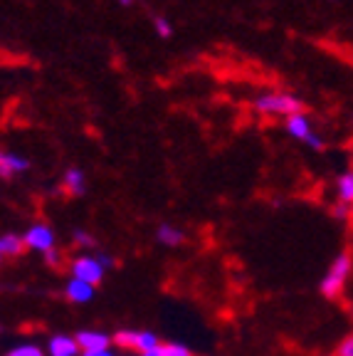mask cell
Here are the masks:
<instances>
[{
    "label": "cell",
    "instance_id": "15",
    "mask_svg": "<svg viewBox=\"0 0 353 356\" xmlns=\"http://www.w3.org/2000/svg\"><path fill=\"white\" fill-rule=\"evenodd\" d=\"M6 356H47V351L40 349L38 344H30V341H25V344L13 346V349L8 351Z\"/></svg>",
    "mask_w": 353,
    "mask_h": 356
},
{
    "label": "cell",
    "instance_id": "12",
    "mask_svg": "<svg viewBox=\"0 0 353 356\" xmlns=\"http://www.w3.org/2000/svg\"><path fill=\"white\" fill-rule=\"evenodd\" d=\"M156 240L163 248H178L186 240V233L181 228H176V225H171V222H161L158 228H156Z\"/></svg>",
    "mask_w": 353,
    "mask_h": 356
},
{
    "label": "cell",
    "instance_id": "14",
    "mask_svg": "<svg viewBox=\"0 0 353 356\" xmlns=\"http://www.w3.org/2000/svg\"><path fill=\"white\" fill-rule=\"evenodd\" d=\"M336 193H338V200L353 203V171H343L341 176L336 178Z\"/></svg>",
    "mask_w": 353,
    "mask_h": 356
},
{
    "label": "cell",
    "instance_id": "22",
    "mask_svg": "<svg viewBox=\"0 0 353 356\" xmlns=\"http://www.w3.org/2000/svg\"><path fill=\"white\" fill-rule=\"evenodd\" d=\"M97 257H99V262L104 265V270H111V267H116V260L109 255V252H97Z\"/></svg>",
    "mask_w": 353,
    "mask_h": 356
},
{
    "label": "cell",
    "instance_id": "10",
    "mask_svg": "<svg viewBox=\"0 0 353 356\" xmlns=\"http://www.w3.org/2000/svg\"><path fill=\"white\" fill-rule=\"evenodd\" d=\"M62 188L69 195H77V198L87 193V176H84L82 168H77V166L67 168L65 176H62Z\"/></svg>",
    "mask_w": 353,
    "mask_h": 356
},
{
    "label": "cell",
    "instance_id": "2",
    "mask_svg": "<svg viewBox=\"0 0 353 356\" xmlns=\"http://www.w3.org/2000/svg\"><path fill=\"white\" fill-rule=\"evenodd\" d=\"M254 106L262 114H281V117H294L304 114V102L294 95H265L254 99Z\"/></svg>",
    "mask_w": 353,
    "mask_h": 356
},
{
    "label": "cell",
    "instance_id": "17",
    "mask_svg": "<svg viewBox=\"0 0 353 356\" xmlns=\"http://www.w3.org/2000/svg\"><path fill=\"white\" fill-rule=\"evenodd\" d=\"M331 216L336 220H348L353 216V203H343V200H336L331 206Z\"/></svg>",
    "mask_w": 353,
    "mask_h": 356
},
{
    "label": "cell",
    "instance_id": "24",
    "mask_svg": "<svg viewBox=\"0 0 353 356\" xmlns=\"http://www.w3.org/2000/svg\"><path fill=\"white\" fill-rule=\"evenodd\" d=\"M82 356H116L111 349H104V351H87V354H82Z\"/></svg>",
    "mask_w": 353,
    "mask_h": 356
},
{
    "label": "cell",
    "instance_id": "4",
    "mask_svg": "<svg viewBox=\"0 0 353 356\" xmlns=\"http://www.w3.org/2000/svg\"><path fill=\"white\" fill-rule=\"evenodd\" d=\"M22 238H25V248L33 252H50L55 250V243H57V235L55 230L47 225V222H33L25 233H22Z\"/></svg>",
    "mask_w": 353,
    "mask_h": 356
},
{
    "label": "cell",
    "instance_id": "6",
    "mask_svg": "<svg viewBox=\"0 0 353 356\" xmlns=\"http://www.w3.org/2000/svg\"><path fill=\"white\" fill-rule=\"evenodd\" d=\"M30 171V161L20 154H10V151H3L0 154V178L3 181H10L13 176H22V173Z\"/></svg>",
    "mask_w": 353,
    "mask_h": 356
},
{
    "label": "cell",
    "instance_id": "27",
    "mask_svg": "<svg viewBox=\"0 0 353 356\" xmlns=\"http://www.w3.org/2000/svg\"><path fill=\"white\" fill-rule=\"evenodd\" d=\"M131 356H138V354H131Z\"/></svg>",
    "mask_w": 353,
    "mask_h": 356
},
{
    "label": "cell",
    "instance_id": "7",
    "mask_svg": "<svg viewBox=\"0 0 353 356\" xmlns=\"http://www.w3.org/2000/svg\"><path fill=\"white\" fill-rule=\"evenodd\" d=\"M65 297L74 305H89V302L97 297V287L84 280H77V277H69L65 284Z\"/></svg>",
    "mask_w": 353,
    "mask_h": 356
},
{
    "label": "cell",
    "instance_id": "28",
    "mask_svg": "<svg viewBox=\"0 0 353 356\" xmlns=\"http://www.w3.org/2000/svg\"><path fill=\"white\" fill-rule=\"evenodd\" d=\"M351 122H353V117H351Z\"/></svg>",
    "mask_w": 353,
    "mask_h": 356
},
{
    "label": "cell",
    "instance_id": "19",
    "mask_svg": "<svg viewBox=\"0 0 353 356\" xmlns=\"http://www.w3.org/2000/svg\"><path fill=\"white\" fill-rule=\"evenodd\" d=\"M154 28H156V33H158V38H171L173 35V25L163 15L154 17Z\"/></svg>",
    "mask_w": 353,
    "mask_h": 356
},
{
    "label": "cell",
    "instance_id": "3",
    "mask_svg": "<svg viewBox=\"0 0 353 356\" xmlns=\"http://www.w3.org/2000/svg\"><path fill=\"white\" fill-rule=\"evenodd\" d=\"M69 273H72V277L84 280V282H89V284L97 287V284L104 280L106 270L97 255H77V257L69 260Z\"/></svg>",
    "mask_w": 353,
    "mask_h": 356
},
{
    "label": "cell",
    "instance_id": "11",
    "mask_svg": "<svg viewBox=\"0 0 353 356\" xmlns=\"http://www.w3.org/2000/svg\"><path fill=\"white\" fill-rule=\"evenodd\" d=\"M22 250H28L25 248V238L17 233H3L0 235V255L6 257V260H13V257H20Z\"/></svg>",
    "mask_w": 353,
    "mask_h": 356
},
{
    "label": "cell",
    "instance_id": "1",
    "mask_svg": "<svg viewBox=\"0 0 353 356\" xmlns=\"http://www.w3.org/2000/svg\"><path fill=\"white\" fill-rule=\"evenodd\" d=\"M351 273H353V255L348 250L338 252V255L334 257L331 265H329V270H326V275L321 277L319 292L326 297V300H336V297H341Z\"/></svg>",
    "mask_w": 353,
    "mask_h": 356
},
{
    "label": "cell",
    "instance_id": "9",
    "mask_svg": "<svg viewBox=\"0 0 353 356\" xmlns=\"http://www.w3.org/2000/svg\"><path fill=\"white\" fill-rule=\"evenodd\" d=\"M284 129H287V134L292 136V139L297 141H306L314 136V131H311V122L309 117H306V111L304 114H294V117H287V122H284Z\"/></svg>",
    "mask_w": 353,
    "mask_h": 356
},
{
    "label": "cell",
    "instance_id": "16",
    "mask_svg": "<svg viewBox=\"0 0 353 356\" xmlns=\"http://www.w3.org/2000/svg\"><path fill=\"white\" fill-rule=\"evenodd\" d=\"M72 240H74V245H77V248H82V250H92L94 245H97L94 235H92V233H87V230H82V228L74 230V233H72Z\"/></svg>",
    "mask_w": 353,
    "mask_h": 356
},
{
    "label": "cell",
    "instance_id": "21",
    "mask_svg": "<svg viewBox=\"0 0 353 356\" xmlns=\"http://www.w3.org/2000/svg\"><path fill=\"white\" fill-rule=\"evenodd\" d=\"M44 262H47V265H50V267H57V265H60V262H62L60 250H57V248H55V250L44 252Z\"/></svg>",
    "mask_w": 353,
    "mask_h": 356
},
{
    "label": "cell",
    "instance_id": "25",
    "mask_svg": "<svg viewBox=\"0 0 353 356\" xmlns=\"http://www.w3.org/2000/svg\"><path fill=\"white\" fill-rule=\"evenodd\" d=\"M144 356H166V349H163V344H161V346H158V349L149 351V354H144Z\"/></svg>",
    "mask_w": 353,
    "mask_h": 356
},
{
    "label": "cell",
    "instance_id": "18",
    "mask_svg": "<svg viewBox=\"0 0 353 356\" xmlns=\"http://www.w3.org/2000/svg\"><path fill=\"white\" fill-rule=\"evenodd\" d=\"M163 349H166V356H195L193 351L188 349L186 344H181V341H166Z\"/></svg>",
    "mask_w": 353,
    "mask_h": 356
},
{
    "label": "cell",
    "instance_id": "23",
    "mask_svg": "<svg viewBox=\"0 0 353 356\" xmlns=\"http://www.w3.org/2000/svg\"><path fill=\"white\" fill-rule=\"evenodd\" d=\"M306 146H311V149H314V151H324V139H321V136H316V134H314V136H311V139L306 141Z\"/></svg>",
    "mask_w": 353,
    "mask_h": 356
},
{
    "label": "cell",
    "instance_id": "13",
    "mask_svg": "<svg viewBox=\"0 0 353 356\" xmlns=\"http://www.w3.org/2000/svg\"><path fill=\"white\" fill-rule=\"evenodd\" d=\"M114 344L124 351H136L138 354V344H141V329H119L114 334ZM141 356V354H138Z\"/></svg>",
    "mask_w": 353,
    "mask_h": 356
},
{
    "label": "cell",
    "instance_id": "5",
    "mask_svg": "<svg viewBox=\"0 0 353 356\" xmlns=\"http://www.w3.org/2000/svg\"><path fill=\"white\" fill-rule=\"evenodd\" d=\"M77 341H79L82 354H87V351L109 349L111 341H114V337L106 334V332H99V329H82V332H77Z\"/></svg>",
    "mask_w": 353,
    "mask_h": 356
},
{
    "label": "cell",
    "instance_id": "26",
    "mask_svg": "<svg viewBox=\"0 0 353 356\" xmlns=\"http://www.w3.org/2000/svg\"><path fill=\"white\" fill-rule=\"evenodd\" d=\"M119 3H122L124 8H129V6H133V0H119Z\"/></svg>",
    "mask_w": 353,
    "mask_h": 356
},
{
    "label": "cell",
    "instance_id": "20",
    "mask_svg": "<svg viewBox=\"0 0 353 356\" xmlns=\"http://www.w3.org/2000/svg\"><path fill=\"white\" fill-rule=\"evenodd\" d=\"M334 356H353V332L348 334V337H343L341 344L334 351Z\"/></svg>",
    "mask_w": 353,
    "mask_h": 356
},
{
    "label": "cell",
    "instance_id": "8",
    "mask_svg": "<svg viewBox=\"0 0 353 356\" xmlns=\"http://www.w3.org/2000/svg\"><path fill=\"white\" fill-rule=\"evenodd\" d=\"M47 356H82L77 337H69V334H55V337L47 341Z\"/></svg>",
    "mask_w": 353,
    "mask_h": 356
}]
</instances>
